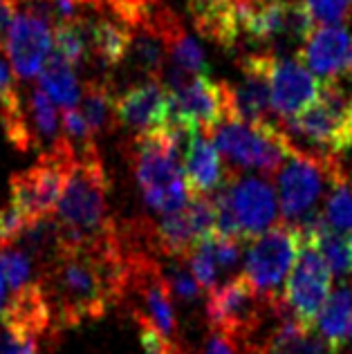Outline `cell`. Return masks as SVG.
<instances>
[{
	"instance_id": "38",
	"label": "cell",
	"mask_w": 352,
	"mask_h": 354,
	"mask_svg": "<svg viewBox=\"0 0 352 354\" xmlns=\"http://www.w3.org/2000/svg\"><path fill=\"white\" fill-rule=\"evenodd\" d=\"M16 14H18V0H0V43L3 45Z\"/></svg>"
},
{
	"instance_id": "34",
	"label": "cell",
	"mask_w": 352,
	"mask_h": 354,
	"mask_svg": "<svg viewBox=\"0 0 352 354\" xmlns=\"http://www.w3.org/2000/svg\"><path fill=\"white\" fill-rule=\"evenodd\" d=\"M140 341H142L144 354H182L180 348L173 343V339L164 337V334H160L146 321H140Z\"/></svg>"
},
{
	"instance_id": "25",
	"label": "cell",
	"mask_w": 352,
	"mask_h": 354,
	"mask_svg": "<svg viewBox=\"0 0 352 354\" xmlns=\"http://www.w3.org/2000/svg\"><path fill=\"white\" fill-rule=\"evenodd\" d=\"M256 354H332V352L326 346V341L319 334H314L312 328H305V325L290 319L272 334L267 346Z\"/></svg>"
},
{
	"instance_id": "24",
	"label": "cell",
	"mask_w": 352,
	"mask_h": 354,
	"mask_svg": "<svg viewBox=\"0 0 352 354\" xmlns=\"http://www.w3.org/2000/svg\"><path fill=\"white\" fill-rule=\"evenodd\" d=\"M39 86L48 92L50 99L57 106H61L63 110L77 108V104L81 101V86L77 79V68L54 50L39 74Z\"/></svg>"
},
{
	"instance_id": "9",
	"label": "cell",
	"mask_w": 352,
	"mask_h": 354,
	"mask_svg": "<svg viewBox=\"0 0 352 354\" xmlns=\"http://www.w3.org/2000/svg\"><path fill=\"white\" fill-rule=\"evenodd\" d=\"M74 155V146L61 137V142L52 151L43 153L32 169L9 177V204L21 211L27 222L50 218L57 211Z\"/></svg>"
},
{
	"instance_id": "13",
	"label": "cell",
	"mask_w": 352,
	"mask_h": 354,
	"mask_svg": "<svg viewBox=\"0 0 352 354\" xmlns=\"http://www.w3.org/2000/svg\"><path fill=\"white\" fill-rule=\"evenodd\" d=\"M216 229L218 216L213 200L209 195H193L184 209L160 216L153 227H148V238L164 256L187 258L189 251Z\"/></svg>"
},
{
	"instance_id": "16",
	"label": "cell",
	"mask_w": 352,
	"mask_h": 354,
	"mask_svg": "<svg viewBox=\"0 0 352 354\" xmlns=\"http://www.w3.org/2000/svg\"><path fill=\"white\" fill-rule=\"evenodd\" d=\"M128 287H135L144 301V314L135 312L140 321L164 334V337H175V314L171 301V287L169 281L160 274V267L144 254H128Z\"/></svg>"
},
{
	"instance_id": "28",
	"label": "cell",
	"mask_w": 352,
	"mask_h": 354,
	"mask_svg": "<svg viewBox=\"0 0 352 354\" xmlns=\"http://www.w3.org/2000/svg\"><path fill=\"white\" fill-rule=\"evenodd\" d=\"M54 52H59L74 68H79L90 54V25L83 23L81 18L57 25V30H54Z\"/></svg>"
},
{
	"instance_id": "20",
	"label": "cell",
	"mask_w": 352,
	"mask_h": 354,
	"mask_svg": "<svg viewBox=\"0 0 352 354\" xmlns=\"http://www.w3.org/2000/svg\"><path fill=\"white\" fill-rule=\"evenodd\" d=\"M184 177H187L191 195L218 193L227 184L231 173L225 169L222 155L207 130H193L189 144L184 148Z\"/></svg>"
},
{
	"instance_id": "5",
	"label": "cell",
	"mask_w": 352,
	"mask_h": 354,
	"mask_svg": "<svg viewBox=\"0 0 352 354\" xmlns=\"http://www.w3.org/2000/svg\"><path fill=\"white\" fill-rule=\"evenodd\" d=\"M218 231L225 236L252 242L279 225V195L263 177H238L231 173L227 184L213 198Z\"/></svg>"
},
{
	"instance_id": "26",
	"label": "cell",
	"mask_w": 352,
	"mask_h": 354,
	"mask_svg": "<svg viewBox=\"0 0 352 354\" xmlns=\"http://www.w3.org/2000/svg\"><path fill=\"white\" fill-rule=\"evenodd\" d=\"M321 216L326 225L339 236H348L352 231V182L341 169L330 182L326 207H323Z\"/></svg>"
},
{
	"instance_id": "7",
	"label": "cell",
	"mask_w": 352,
	"mask_h": 354,
	"mask_svg": "<svg viewBox=\"0 0 352 354\" xmlns=\"http://www.w3.org/2000/svg\"><path fill=\"white\" fill-rule=\"evenodd\" d=\"M169 90V119L166 124L211 133L231 113V88L211 81L209 74H189L171 65L162 74Z\"/></svg>"
},
{
	"instance_id": "32",
	"label": "cell",
	"mask_w": 352,
	"mask_h": 354,
	"mask_svg": "<svg viewBox=\"0 0 352 354\" xmlns=\"http://www.w3.org/2000/svg\"><path fill=\"white\" fill-rule=\"evenodd\" d=\"M61 124H63V137L68 139V142L77 148H88L95 144V135H92V130L88 126L86 117L81 115L79 108H68L63 110V117H61Z\"/></svg>"
},
{
	"instance_id": "30",
	"label": "cell",
	"mask_w": 352,
	"mask_h": 354,
	"mask_svg": "<svg viewBox=\"0 0 352 354\" xmlns=\"http://www.w3.org/2000/svg\"><path fill=\"white\" fill-rule=\"evenodd\" d=\"M0 267H3L7 287L12 292H21L23 287H27L30 283H34V258L27 254V251L12 242L7 245L3 251H0Z\"/></svg>"
},
{
	"instance_id": "19",
	"label": "cell",
	"mask_w": 352,
	"mask_h": 354,
	"mask_svg": "<svg viewBox=\"0 0 352 354\" xmlns=\"http://www.w3.org/2000/svg\"><path fill=\"white\" fill-rule=\"evenodd\" d=\"M169 119V90L162 81L135 83L115 97V121L117 126L131 128L137 133L164 128Z\"/></svg>"
},
{
	"instance_id": "10",
	"label": "cell",
	"mask_w": 352,
	"mask_h": 354,
	"mask_svg": "<svg viewBox=\"0 0 352 354\" xmlns=\"http://www.w3.org/2000/svg\"><path fill=\"white\" fill-rule=\"evenodd\" d=\"M339 169L341 166L335 157H323L296 148L276 173V195H279V209L285 222L296 225L312 216L319 198Z\"/></svg>"
},
{
	"instance_id": "23",
	"label": "cell",
	"mask_w": 352,
	"mask_h": 354,
	"mask_svg": "<svg viewBox=\"0 0 352 354\" xmlns=\"http://www.w3.org/2000/svg\"><path fill=\"white\" fill-rule=\"evenodd\" d=\"M133 27L122 18H99L90 25V52L104 68H115L128 57Z\"/></svg>"
},
{
	"instance_id": "36",
	"label": "cell",
	"mask_w": 352,
	"mask_h": 354,
	"mask_svg": "<svg viewBox=\"0 0 352 354\" xmlns=\"http://www.w3.org/2000/svg\"><path fill=\"white\" fill-rule=\"evenodd\" d=\"M200 354H240V341L213 330Z\"/></svg>"
},
{
	"instance_id": "41",
	"label": "cell",
	"mask_w": 352,
	"mask_h": 354,
	"mask_svg": "<svg viewBox=\"0 0 352 354\" xmlns=\"http://www.w3.org/2000/svg\"><path fill=\"white\" fill-rule=\"evenodd\" d=\"M346 245H348V251H350V256H352V231H350L348 238H346Z\"/></svg>"
},
{
	"instance_id": "21",
	"label": "cell",
	"mask_w": 352,
	"mask_h": 354,
	"mask_svg": "<svg viewBox=\"0 0 352 354\" xmlns=\"http://www.w3.org/2000/svg\"><path fill=\"white\" fill-rule=\"evenodd\" d=\"M157 23H160L162 36L166 41V52H169L173 65H178L180 70L189 74H209V61L202 45L184 30L182 23L169 9L157 12Z\"/></svg>"
},
{
	"instance_id": "37",
	"label": "cell",
	"mask_w": 352,
	"mask_h": 354,
	"mask_svg": "<svg viewBox=\"0 0 352 354\" xmlns=\"http://www.w3.org/2000/svg\"><path fill=\"white\" fill-rule=\"evenodd\" d=\"M16 90V72L12 68V61L7 57L5 45L0 43V104Z\"/></svg>"
},
{
	"instance_id": "17",
	"label": "cell",
	"mask_w": 352,
	"mask_h": 354,
	"mask_svg": "<svg viewBox=\"0 0 352 354\" xmlns=\"http://www.w3.org/2000/svg\"><path fill=\"white\" fill-rule=\"evenodd\" d=\"M272 61L274 54H249L240 59V79L238 86L231 88V113L243 121L263 124L270 121L272 113Z\"/></svg>"
},
{
	"instance_id": "6",
	"label": "cell",
	"mask_w": 352,
	"mask_h": 354,
	"mask_svg": "<svg viewBox=\"0 0 352 354\" xmlns=\"http://www.w3.org/2000/svg\"><path fill=\"white\" fill-rule=\"evenodd\" d=\"M290 137H301L317 155L335 157L352 148V92L339 81H321V97L296 117L283 119Z\"/></svg>"
},
{
	"instance_id": "39",
	"label": "cell",
	"mask_w": 352,
	"mask_h": 354,
	"mask_svg": "<svg viewBox=\"0 0 352 354\" xmlns=\"http://www.w3.org/2000/svg\"><path fill=\"white\" fill-rule=\"evenodd\" d=\"M7 281H5V274H3V267H0V319H3V312H5V305H7Z\"/></svg>"
},
{
	"instance_id": "1",
	"label": "cell",
	"mask_w": 352,
	"mask_h": 354,
	"mask_svg": "<svg viewBox=\"0 0 352 354\" xmlns=\"http://www.w3.org/2000/svg\"><path fill=\"white\" fill-rule=\"evenodd\" d=\"M128 251L119 234L99 247L59 245L41 278L59 328L99 319L128 290Z\"/></svg>"
},
{
	"instance_id": "11",
	"label": "cell",
	"mask_w": 352,
	"mask_h": 354,
	"mask_svg": "<svg viewBox=\"0 0 352 354\" xmlns=\"http://www.w3.org/2000/svg\"><path fill=\"white\" fill-rule=\"evenodd\" d=\"M332 276L335 274L317 245L303 238L301 254L283 287L279 312H290L292 321L305 325V328H314L321 307L332 294Z\"/></svg>"
},
{
	"instance_id": "42",
	"label": "cell",
	"mask_w": 352,
	"mask_h": 354,
	"mask_svg": "<svg viewBox=\"0 0 352 354\" xmlns=\"http://www.w3.org/2000/svg\"><path fill=\"white\" fill-rule=\"evenodd\" d=\"M202 3H209V0H189V7L191 5H202Z\"/></svg>"
},
{
	"instance_id": "14",
	"label": "cell",
	"mask_w": 352,
	"mask_h": 354,
	"mask_svg": "<svg viewBox=\"0 0 352 354\" xmlns=\"http://www.w3.org/2000/svg\"><path fill=\"white\" fill-rule=\"evenodd\" d=\"M5 50L18 79L30 81L39 77L54 50V32L50 21L39 12L18 7V14L7 32Z\"/></svg>"
},
{
	"instance_id": "4",
	"label": "cell",
	"mask_w": 352,
	"mask_h": 354,
	"mask_svg": "<svg viewBox=\"0 0 352 354\" xmlns=\"http://www.w3.org/2000/svg\"><path fill=\"white\" fill-rule=\"evenodd\" d=\"M222 160H227L234 169H249L261 173H279L296 148L292 137L283 126L272 121L252 124L229 113L220 124L211 130Z\"/></svg>"
},
{
	"instance_id": "22",
	"label": "cell",
	"mask_w": 352,
	"mask_h": 354,
	"mask_svg": "<svg viewBox=\"0 0 352 354\" xmlns=\"http://www.w3.org/2000/svg\"><path fill=\"white\" fill-rule=\"evenodd\" d=\"M317 334L326 341L332 354H339L348 343L352 330V287L344 285L335 290L317 316Z\"/></svg>"
},
{
	"instance_id": "27",
	"label": "cell",
	"mask_w": 352,
	"mask_h": 354,
	"mask_svg": "<svg viewBox=\"0 0 352 354\" xmlns=\"http://www.w3.org/2000/svg\"><path fill=\"white\" fill-rule=\"evenodd\" d=\"M81 115L86 117L92 135L104 133L110 126H117L115 121V97L104 81H90L83 88L81 97Z\"/></svg>"
},
{
	"instance_id": "2",
	"label": "cell",
	"mask_w": 352,
	"mask_h": 354,
	"mask_svg": "<svg viewBox=\"0 0 352 354\" xmlns=\"http://www.w3.org/2000/svg\"><path fill=\"white\" fill-rule=\"evenodd\" d=\"M74 162L59 198L54 222L59 245L99 247L117 240V227L108 216V177L97 146L74 148Z\"/></svg>"
},
{
	"instance_id": "15",
	"label": "cell",
	"mask_w": 352,
	"mask_h": 354,
	"mask_svg": "<svg viewBox=\"0 0 352 354\" xmlns=\"http://www.w3.org/2000/svg\"><path fill=\"white\" fill-rule=\"evenodd\" d=\"M296 59L321 81H337L341 74H352V34L344 25L312 27Z\"/></svg>"
},
{
	"instance_id": "43",
	"label": "cell",
	"mask_w": 352,
	"mask_h": 354,
	"mask_svg": "<svg viewBox=\"0 0 352 354\" xmlns=\"http://www.w3.org/2000/svg\"><path fill=\"white\" fill-rule=\"evenodd\" d=\"M348 341H350V346H352V330H350V337H348Z\"/></svg>"
},
{
	"instance_id": "8",
	"label": "cell",
	"mask_w": 352,
	"mask_h": 354,
	"mask_svg": "<svg viewBox=\"0 0 352 354\" xmlns=\"http://www.w3.org/2000/svg\"><path fill=\"white\" fill-rule=\"evenodd\" d=\"M303 247V231L292 222H279L249 242L245 254V278L256 287L272 310L279 312L281 294Z\"/></svg>"
},
{
	"instance_id": "35",
	"label": "cell",
	"mask_w": 352,
	"mask_h": 354,
	"mask_svg": "<svg viewBox=\"0 0 352 354\" xmlns=\"http://www.w3.org/2000/svg\"><path fill=\"white\" fill-rule=\"evenodd\" d=\"M166 281H169L171 294L178 296L180 301H196V298L200 296V290H202V287L198 285V281L193 278L191 272H187V269L173 267Z\"/></svg>"
},
{
	"instance_id": "31",
	"label": "cell",
	"mask_w": 352,
	"mask_h": 354,
	"mask_svg": "<svg viewBox=\"0 0 352 354\" xmlns=\"http://www.w3.org/2000/svg\"><path fill=\"white\" fill-rule=\"evenodd\" d=\"M39 334L0 323V354H39Z\"/></svg>"
},
{
	"instance_id": "18",
	"label": "cell",
	"mask_w": 352,
	"mask_h": 354,
	"mask_svg": "<svg viewBox=\"0 0 352 354\" xmlns=\"http://www.w3.org/2000/svg\"><path fill=\"white\" fill-rule=\"evenodd\" d=\"M270 81L272 108L281 119L296 117L321 97V81L299 59L274 57Z\"/></svg>"
},
{
	"instance_id": "40",
	"label": "cell",
	"mask_w": 352,
	"mask_h": 354,
	"mask_svg": "<svg viewBox=\"0 0 352 354\" xmlns=\"http://www.w3.org/2000/svg\"><path fill=\"white\" fill-rule=\"evenodd\" d=\"M9 245V242L5 240V234H3V229H0V251H3L5 247Z\"/></svg>"
},
{
	"instance_id": "29",
	"label": "cell",
	"mask_w": 352,
	"mask_h": 354,
	"mask_svg": "<svg viewBox=\"0 0 352 354\" xmlns=\"http://www.w3.org/2000/svg\"><path fill=\"white\" fill-rule=\"evenodd\" d=\"M216 234V231H213ZM213 234L207 238H202L196 247H193L187 254V263H189V272L193 278L198 281V285L205 292H213L218 287V263H216V254H213Z\"/></svg>"
},
{
	"instance_id": "33",
	"label": "cell",
	"mask_w": 352,
	"mask_h": 354,
	"mask_svg": "<svg viewBox=\"0 0 352 354\" xmlns=\"http://www.w3.org/2000/svg\"><path fill=\"white\" fill-rule=\"evenodd\" d=\"M213 254H216L220 272H231L240 260V240L220 234L216 229V234H213Z\"/></svg>"
},
{
	"instance_id": "12",
	"label": "cell",
	"mask_w": 352,
	"mask_h": 354,
	"mask_svg": "<svg viewBox=\"0 0 352 354\" xmlns=\"http://www.w3.org/2000/svg\"><path fill=\"white\" fill-rule=\"evenodd\" d=\"M265 298L256 292V287L245 276L231 278L222 287L209 292L207 316L211 330L229 334L243 343L252 334L267 310Z\"/></svg>"
},
{
	"instance_id": "3",
	"label": "cell",
	"mask_w": 352,
	"mask_h": 354,
	"mask_svg": "<svg viewBox=\"0 0 352 354\" xmlns=\"http://www.w3.org/2000/svg\"><path fill=\"white\" fill-rule=\"evenodd\" d=\"M184 148L187 146L182 139L175 137L166 126L137 133L131 142L128 157L137 186L146 207L157 216L180 211L193 198L180 164Z\"/></svg>"
}]
</instances>
